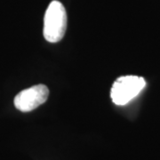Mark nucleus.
Segmentation results:
<instances>
[{"label":"nucleus","instance_id":"f257e3e1","mask_svg":"<svg viewBox=\"0 0 160 160\" xmlns=\"http://www.w3.org/2000/svg\"><path fill=\"white\" fill-rule=\"evenodd\" d=\"M67 29V12L62 4L53 0L49 4L44 18L43 33L46 41L57 43L62 39Z\"/></svg>","mask_w":160,"mask_h":160},{"label":"nucleus","instance_id":"f03ea898","mask_svg":"<svg viewBox=\"0 0 160 160\" xmlns=\"http://www.w3.org/2000/svg\"><path fill=\"white\" fill-rule=\"evenodd\" d=\"M146 81L142 77L124 76L116 80L110 91L112 102L117 105H126L142 91Z\"/></svg>","mask_w":160,"mask_h":160},{"label":"nucleus","instance_id":"7ed1b4c3","mask_svg":"<svg viewBox=\"0 0 160 160\" xmlns=\"http://www.w3.org/2000/svg\"><path fill=\"white\" fill-rule=\"evenodd\" d=\"M49 89L45 85H37L20 92L14 98V106L22 112H29L46 102Z\"/></svg>","mask_w":160,"mask_h":160}]
</instances>
